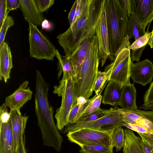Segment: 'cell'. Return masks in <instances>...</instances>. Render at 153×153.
Masks as SVG:
<instances>
[{"mask_svg": "<svg viewBox=\"0 0 153 153\" xmlns=\"http://www.w3.org/2000/svg\"><path fill=\"white\" fill-rule=\"evenodd\" d=\"M113 109V108H111L109 109H102L100 108L92 114L81 118L78 122H88L97 120L111 113Z\"/></svg>", "mask_w": 153, "mask_h": 153, "instance_id": "cell-28", "label": "cell"}, {"mask_svg": "<svg viewBox=\"0 0 153 153\" xmlns=\"http://www.w3.org/2000/svg\"><path fill=\"white\" fill-rule=\"evenodd\" d=\"M140 108L144 110H153V101L146 104H143Z\"/></svg>", "mask_w": 153, "mask_h": 153, "instance_id": "cell-45", "label": "cell"}, {"mask_svg": "<svg viewBox=\"0 0 153 153\" xmlns=\"http://www.w3.org/2000/svg\"><path fill=\"white\" fill-rule=\"evenodd\" d=\"M123 126L137 132L141 138L148 141L153 140V132L143 127L125 123L123 124Z\"/></svg>", "mask_w": 153, "mask_h": 153, "instance_id": "cell-27", "label": "cell"}, {"mask_svg": "<svg viewBox=\"0 0 153 153\" xmlns=\"http://www.w3.org/2000/svg\"><path fill=\"white\" fill-rule=\"evenodd\" d=\"M17 153H27L25 147V141H23L21 144L20 149Z\"/></svg>", "mask_w": 153, "mask_h": 153, "instance_id": "cell-46", "label": "cell"}, {"mask_svg": "<svg viewBox=\"0 0 153 153\" xmlns=\"http://www.w3.org/2000/svg\"><path fill=\"white\" fill-rule=\"evenodd\" d=\"M136 91L134 83L124 85L120 106L123 109H137L136 103Z\"/></svg>", "mask_w": 153, "mask_h": 153, "instance_id": "cell-22", "label": "cell"}, {"mask_svg": "<svg viewBox=\"0 0 153 153\" xmlns=\"http://www.w3.org/2000/svg\"><path fill=\"white\" fill-rule=\"evenodd\" d=\"M129 39H130L128 35H127L126 37L121 45L116 52L115 55V58L125 48L128 49V47L130 46V45Z\"/></svg>", "mask_w": 153, "mask_h": 153, "instance_id": "cell-41", "label": "cell"}, {"mask_svg": "<svg viewBox=\"0 0 153 153\" xmlns=\"http://www.w3.org/2000/svg\"><path fill=\"white\" fill-rule=\"evenodd\" d=\"M130 76L134 83L146 85L153 78V64L147 59L134 63L131 62Z\"/></svg>", "mask_w": 153, "mask_h": 153, "instance_id": "cell-13", "label": "cell"}, {"mask_svg": "<svg viewBox=\"0 0 153 153\" xmlns=\"http://www.w3.org/2000/svg\"><path fill=\"white\" fill-rule=\"evenodd\" d=\"M151 111L153 112V110H152Z\"/></svg>", "mask_w": 153, "mask_h": 153, "instance_id": "cell-48", "label": "cell"}, {"mask_svg": "<svg viewBox=\"0 0 153 153\" xmlns=\"http://www.w3.org/2000/svg\"><path fill=\"white\" fill-rule=\"evenodd\" d=\"M0 153H14L10 120L6 122H0Z\"/></svg>", "mask_w": 153, "mask_h": 153, "instance_id": "cell-20", "label": "cell"}, {"mask_svg": "<svg viewBox=\"0 0 153 153\" xmlns=\"http://www.w3.org/2000/svg\"><path fill=\"white\" fill-rule=\"evenodd\" d=\"M128 36L130 39L134 38L135 40L140 38L146 33L135 19L131 14L128 18Z\"/></svg>", "mask_w": 153, "mask_h": 153, "instance_id": "cell-24", "label": "cell"}, {"mask_svg": "<svg viewBox=\"0 0 153 153\" xmlns=\"http://www.w3.org/2000/svg\"><path fill=\"white\" fill-rule=\"evenodd\" d=\"M117 108V106L114 107L111 113L97 120L88 122H78L70 124L65 129L63 133L84 128L106 131L122 127L125 122Z\"/></svg>", "mask_w": 153, "mask_h": 153, "instance_id": "cell-7", "label": "cell"}, {"mask_svg": "<svg viewBox=\"0 0 153 153\" xmlns=\"http://www.w3.org/2000/svg\"><path fill=\"white\" fill-rule=\"evenodd\" d=\"M41 26L43 29L47 30H51L53 27L52 24L45 19L42 22Z\"/></svg>", "mask_w": 153, "mask_h": 153, "instance_id": "cell-44", "label": "cell"}, {"mask_svg": "<svg viewBox=\"0 0 153 153\" xmlns=\"http://www.w3.org/2000/svg\"><path fill=\"white\" fill-rule=\"evenodd\" d=\"M146 46L136 50L132 51L130 53V58L131 62L133 63L134 61H138L141 56L142 53Z\"/></svg>", "mask_w": 153, "mask_h": 153, "instance_id": "cell-38", "label": "cell"}, {"mask_svg": "<svg viewBox=\"0 0 153 153\" xmlns=\"http://www.w3.org/2000/svg\"><path fill=\"white\" fill-rule=\"evenodd\" d=\"M54 88L53 92L62 97L61 105L55 115L56 126L62 130L68 125L70 112L74 104V80L71 77H62Z\"/></svg>", "mask_w": 153, "mask_h": 153, "instance_id": "cell-5", "label": "cell"}, {"mask_svg": "<svg viewBox=\"0 0 153 153\" xmlns=\"http://www.w3.org/2000/svg\"><path fill=\"white\" fill-rule=\"evenodd\" d=\"M55 56L59 60V71L58 76H60L63 72V77H71L74 81V73L69 55H65V56H62L60 54L58 50L56 49Z\"/></svg>", "mask_w": 153, "mask_h": 153, "instance_id": "cell-23", "label": "cell"}, {"mask_svg": "<svg viewBox=\"0 0 153 153\" xmlns=\"http://www.w3.org/2000/svg\"><path fill=\"white\" fill-rule=\"evenodd\" d=\"M20 8L25 20L37 26H41L45 19L44 16L38 9L35 0H20Z\"/></svg>", "mask_w": 153, "mask_h": 153, "instance_id": "cell-16", "label": "cell"}, {"mask_svg": "<svg viewBox=\"0 0 153 153\" xmlns=\"http://www.w3.org/2000/svg\"><path fill=\"white\" fill-rule=\"evenodd\" d=\"M120 0L123 7L129 17L131 15L130 0Z\"/></svg>", "mask_w": 153, "mask_h": 153, "instance_id": "cell-43", "label": "cell"}, {"mask_svg": "<svg viewBox=\"0 0 153 153\" xmlns=\"http://www.w3.org/2000/svg\"><path fill=\"white\" fill-rule=\"evenodd\" d=\"M151 36L149 41L148 44L150 46L151 48H153V28Z\"/></svg>", "mask_w": 153, "mask_h": 153, "instance_id": "cell-47", "label": "cell"}, {"mask_svg": "<svg viewBox=\"0 0 153 153\" xmlns=\"http://www.w3.org/2000/svg\"><path fill=\"white\" fill-rule=\"evenodd\" d=\"M81 147V153H113V149L110 146L102 145H85Z\"/></svg>", "mask_w": 153, "mask_h": 153, "instance_id": "cell-26", "label": "cell"}, {"mask_svg": "<svg viewBox=\"0 0 153 153\" xmlns=\"http://www.w3.org/2000/svg\"><path fill=\"white\" fill-rule=\"evenodd\" d=\"M143 149L145 153H153V140L147 141L141 138Z\"/></svg>", "mask_w": 153, "mask_h": 153, "instance_id": "cell-40", "label": "cell"}, {"mask_svg": "<svg viewBox=\"0 0 153 153\" xmlns=\"http://www.w3.org/2000/svg\"><path fill=\"white\" fill-rule=\"evenodd\" d=\"M13 67L10 48L4 42L0 48V79L6 83L10 78V73Z\"/></svg>", "mask_w": 153, "mask_h": 153, "instance_id": "cell-19", "label": "cell"}, {"mask_svg": "<svg viewBox=\"0 0 153 153\" xmlns=\"http://www.w3.org/2000/svg\"><path fill=\"white\" fill-rule=\"evenodd\" d=\"M102 96L100 94L97 95L82 114L81 118L88 116L99 109L102 102Z\"/></svg>", "mask_w": 153, "mask_h": 153, "instance_id": "cell-32", "label": "cell"}, {"mask_svg": "<svg viewBox=\"0 0 153 153\" xmlns=\"http://www.w3.org/2000/svg\"><path fill=\"white\" fill-rule=\"evenodd\" d=\"M125 145L123 153H145L142 144V139L136 136L134 132L128 128L124 129Z\"/></svg>", "mask_w": 153, "mask_h": 153, "instance_id": "cell-21", "label": "cell"}, {"mask_svg": "<svg viewBox=\"0 0 153 153\" xmlns=\"http://www.w3.org/2000/svg\"><path fill=\"white\" fill-rule=\"evenodd\" d=\"M100 59L97 38L95 35L89 38L86 56L81 68L79 79L74 82V105L76 99L79 97L88 99L92 96Z\"/></svg>", "mask_w": 153, "mask_h": 153, "instance_id": "cell-4", "label": "cell"}, {"mask_svg": "<svg viewBox=\"0 0 153 153\" xmlns=\"http://www.w3.org/2000/svg\"><path fill=\"white\" fill-rule=\"evenodd\" d=\"M29 24L30 56L38 60H53L56 52L55 47L39 30L37 26Z\"/></svg>", "mask_w": 153, "mask_h": 153, "instance_id": "cell-6", "label": "cell"}, {"mask_svg": "<svg viewBox=\"0 0 153 153\" xmlns=\"http://www.w3.org/2000/svg\"><path fill=\"white\" fill-rule=\"evenodd\" d=\"M13 137L14 153L19 151L22 143L25 141V131L28 117L22 115L20 110L10 111Z\"/></svg>", "mask_w": 153, "mask_h": 153, "instance_id": "cell-14", "label": "cell"}, {"mask_svg": "<svg viewBox=\"0 0 153 153\" xmlns=\"http://www.w3.org/2000/svg\"><path fill=\"white\" fill-rule=\"evenodd\" d=\"M6 6L9 11L20 8V0H6Z\"/></svg>", "mask_w": 153, "mask_h": 153, "instance_id": "cell-39", "label": "cell"}, {"mask_svg": "<svg viewBox=\"0 0 153 153\" xmlns=\"http://www.w3.org/2000/svg\"><path fill=\"white\" fill-rule=\"evenodd\" d=\"M9 11L6 6V0H0V27L4 20L8 15Z\"/></svg>", "mask_w": 153, "mask_h": 153, "instance_id": "cell-36", "label": "cell"}, {"mask_svg": "<svg viewBox=\"0 0 153 153\" xmlns=\"http://www.w3.org/2000/svg\"><path fill=\"white\" fill-rule=\"evenodd\" d=\"M131 62L130 50L124 49L112 63L105 67L104 71L108 76L106 83L112 80L123 85L130 84Z\"/></svg>", "mask_w": 153, "mask_h": 153, "instance_id": "cell-9", "label": "cell"}, {"mask_svg": "<svg viewBox=\"0 0 153 153\" xmlns=\"http://www.w3.org/2000/svg\"><path fill=\"white\" fill-rule=\"evenodd\" d=\"M110 60L114 61L116 52L128 35L129 16L120 0H105Z\"/></svg>", "mask_w": 153, "mask_h": 153, "instance_id": "cell-3", "label": "cell"}, {"mask_svg": "<svg viewBox=\"0 0 153 153\" xmlns=\"http://www.w3.org/2000/svg\"><path fill=\"white\" fill-rule=\"evenodd\" d=\"M86 1V0H77L76 10L72 25L82 15L85 7Z\"/></svg>", "mask_w": 153, "mask_h": 153, "instance_id": "cell-34", "label": "cell"}, {"mask_svg": "<svg viewBox=\"0 0 153 153\" xmlns=\"http://www.w3.org/2000/svg\"><path fill=\"white\" fill-rule=\"evenodd\" d=\"M108 78V76L106 72L98 71L94 88V91L96 94H99Z\"/></svg>", "mask_w": 153, "mask_h": 153, "instance_id": "cell-30", "label": "cell"}, {"mask_svg": "<svg viewBox=\"0 0 153 153\" xmlns=\"http://www.w3.org/2000/svg\"><path fill=\"white\" fill-rule=\"evenodd\" d=\"M89 41V38L83 40L79 44L74 52L68 55L71 63L74 73V82L79 79L81 68L85 58Z\"/></svg>", "mask_w": 153, "mask_h": 153, "instance_id": "cell-18", "label": "cell"}, {"mask_svg": "<svg viewBox=\"0 0 153 153\" xmlns=\"http://www.w3.org/2000/svg\"><path fill=\"white\" fill-rule=\"evenodd\" d=\"M114 129L103 131L84 128L69 132L66 136L71 142L78 145L80 147L95 144L110 146L111 134Z\"/></svg>", "mask_w": 153, "mask_h": 153, "instance_id": "cell-8", "label": "cell"}, {"mask_svg": "<svg viewBox=\"0 0 153 153\" xmlns=\"http://www.w3.org/2000/svg\"><path fill=\"white\" fill-rule=\"evenodd\" d=\"M130 13L144 30L153 20V0H130Z\"/></svg>", "mask_w": 153, "mask_h": 153, "instance_id": "cell-11", "label": "cell"}, {"mask_svg": "<svg viewBox=\"0 0 153 153\" xmlns=\"http://www.w3.org/2000/svg\"><path fill=\"white\" fill-rule=\"evenodd\" d=\"M143 101V104H146L153 101V82L150 83L148 89L144 94Z\"/></svg>", "mask_w": 153, "mask_h": 153, "instance_id": "cell-37", "label": "cell"}, {"mask_svg": "<svg viewBox=\"0 0 153 153\" xmlns=\"http://www.w3.org/2000/svg\"><path fill=\"white\" fill-rule=\"evenodd\" d=\"M123 86L115 81H109L102 96V103L115 107L120 105Z\"/></svg>", "mask_w": 153, "mask_h": 153, "instance_id": "cell-17", "label": "cell"}, {"mask_svg": "<svg viewBox=\"0 0 153 153\" xmlns=\"http://www.w3.org/2000/svg\"><path fill=\"white\" fill-rule=\"evenodd\" d=\"M152 32L148 31V29L146 33L143 36L137 39L128 48L132 51L136 50L146 46L151 36Z\"/></svg>", "mask_w": 153, "mask_h": 153, "instance_id": "cell-31", "label": "cell"}, {"mask_svg": "<svg viewBox=\"0 0 153 153\" xmlns=\"http://www.w3.org/2000/svg\"><path fill=\"white\" fill-rule=\"evenodd\" d=\"M36 4L42 13L44 12L54 3V0H35Z\"/></svg>", "mask_w": 153, "mask_h": 153, "instance_id": "cell-33", "label": "cell"}, {"mask_svg": "<svg viewBox=\"0 0 153 153\" xmlns=\"http://www.w3.org/2000/svg\"><path fill=\"white\" fill-rule=\"evenodd\" d=\"M105 2V0H101L99 17L95 29L102 67L109 58L110 54Z\"/></svg>", "mask_w": 153, "mask_h": 153, "instance_id": "cell-10", "label": "cell"}, {"mask_svg": "<svg viewBox=\"0 0 153 153\" xmlns=\"http://www.w3.org/2000/svg\"><path fill=\"white\" fill-rule=\"evenodd\" d=\"M5 103L0 107V122H6L10 120V114Z\"/></svg>", "mask_w": 153, "mask_h": 153, "instance_id": "cell-35", "label": "cell"}, {"mask_svg": "<svg viewBox=\"0 0 153 153\" xmlns=\"http://www.w3.org/2000/svg\"><path fill=\"white\" fill-rule=\"evenodd\" d=\"M49 86L40 72L36 73L35 111L38 125L42 135L43 145L61 151L63 137L54 123L53 109L48 98Z\"/></svg>", "mask_w": 153, "mask_h": 153, "instance_id": "cell-1", "label": "cell"}, {"mask_svg": "<svg viewBox=\"0 0 153 153\" xmlns=\"http://www.w3.org/2000/svg\"><path fill=\"white\" fill-rule=\"evenodd\" d=\"M28 81H24L12 94L6 98L5 103L10 108V111L20 110V108L31 99L33 92L28 87Z\"/></svg>", "mask_w": 153, "mask_h": 153, "instance_id": "cell-15", "label": "cell"}, {"mask_svg": "<svg viewBox=\"0 0 153 153\" xmlns=\"http://www.w3.org/2000/svg\"><path fill=\"white\" fill-rule=\"evenodd\" d=\"M125 132L122 127L115 128L111 136L110 146L113 149L115 147L116 151H120L125 145Z\"/></svg>", "mask_w": 153, "mask_h": 153, "instance_id": "cell-25", "label": "cell"}, {"mask_svg": "<svg viewBox=\"0 0 153 153\" xmlns=\"http://www.w3.org/2000/svg\"><path fill=\"white\" fill-rule=\"evenodd\" d=\"M124 122L143 127L153 132V112L136 109L130 110L119 108Z\"/></svg>", "mask_w": 153, "mask_h": 153, "instance_id": "cell-12", "label": "cell"}, {"mask_svg": "<svg viewBox=\"0 0 153 153\" xmlns=\"http://www.w3.org/2000/svg\"><path fill=\"white\" fill-rule=\"evenodd\" d=\"M76 6L77 0L74 3L68 14V19L70 26L72 24L76 10Z\"/></svg>", "mask_w": 153, "mask_h": 153, "instance_id": "cell-42", "label": "cell"}, {"mask_svg": "<svg viewBox=\"0 0 153 153\" xmlns=\"http://www.w3.org/2000/svg\"><path fill=\"white\" fill-rule=\"evenodd\" d=\"M100 1L86 0L80 17L57 38L65 55H70L75 51L80 43L95 34L100 10Z\"/></svg>", "mask_w": 153, "mask_h": 153, "instance_id": "cell-2", "label": "cell"}, {"mask_svg": "<svg viewBox=\"0 0 153 153\" xmlns=\"http://www.w3.org/2000/svg\"><path fill=\"white\" fill-rule=\"evenodd\" d=\"M14 21L12 17L7 15L4 20L0 30V48L4 42L6 34L8 28L14 24Z\"/></svg>", "mask_w": 153, "mask_h": 153, "instance_id": "cell-29", "label": "cell"}]
</instances>
